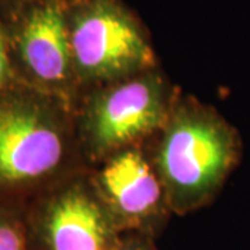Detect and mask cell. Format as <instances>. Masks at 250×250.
<instances>
[{"instance_id": "1", "label": "cell", "mask_w": 250, "mask_h": 250, "mask_svg": "<svg viewBox=\"0 0 250 250\" xmlns=\"http://www.w3.org/2000/svg\"><path fill=\"white\" fill-rule=\"evenodd\" d=\"M68 29L72 62L88 77L111 78L154 62L139 27L114 0H90L78 10Z\"/></svg>"}, {"instance_id": "2", "label": "cell", "mask_w": 250, "mask_h": 250, "mask_svg": "<svg viewBox=\"0 0 250 250\" xmlns=\"http://www.w3.org/2000/svg\"><path fill=\"white\" fill-rule=\"evenodd\" d=\"M235 159V136L223 123L189 116L170 128L161 146L160 166L175 190L202 196L223 182Z\"/></svg>"}, {"instance_id": "3", "label": "cell", "mask_w": 250, "mask_h": 250, "mask_svg": "<svg viewBox=\"0 0 250 250\" xmlns=\"http://www.w3.org/2000/svg\"><path fill=\"white\" fill-rule=\"evenodd\" d=\"M62 145L50 125L24 107L0 108V178L41 177L59 164Z\"/></svg>"}, {"instance_id": "4", "label": "cell", "mask_w": 250, "mask_h": 250, "mask_svg": "<svg viewBox=\"0 0 250 250\" xmlns=\"http://www.w3.org/2000/svg\"><path fill=\"white\" fill-rule=\"evenodd\" d=\"M161 118L163 102L157 86L149 81H132L100 102L93 116V135L100 146L113 147L149 132Z\"/></svg>"}, {"instance_id": "5", "label": "cell", "mask_w": 250, "mask_h": 250, "mask_svg": "<svg viewBox=\"0 0 250 250\" xmlns=\"http://www.w3.org/2000/svg\"><path fill=\"white\" fill-rule=\"evenodd\" d=\"M20 47L24 62L38 78L47 82L65 80L72 62L70 29L57 3H45L29 14Z\"/></svg>"}, {"instance_id": "6", "label": "cell", "mask_w": 250, "mask_h": 250, "mask_svg": "<svg viewBox=\"0 0 250 250\" xmlns=\"http://www.w3.org/2000/svg\"><path fill=\"white\" fill-rule=\"evenodd\" d=\"M45 250H116L117 242L96 205L82 195L62 197L42 229Z\"/></svg>"}, {"instance_id": "7", "label": "cell", "mask_w": 250, "mask_h": 250, "mask_svg": "<svg viewBox=\"0 0 250 250\" xmlns=\"http://www.w3.org/2000/svg\"><path fill=\"white\" fill-rule=\"evenodd\" d=\"M117 210L129 218L152 213L160 199V185L141 154L126 152L110 161L102 175Z\"/></svg>"}, {"instance_id": "8", "label": "cell", "mask_w": 250, "mask_h": 250, "mask_svg": "<svg viewBox=\"0 0 250 250\" xmlns=\"http://www.w3.org/2000/svg\"><path fill=\"white\" fill-rule=\"evenodd\" d=\"M0 250H29L25 232L16 224L0 221Z\"/></svg>"}, {"instance_id": "9", "label": "cell", "mask_w": 250, "mask_h": 250, "mask_svg": "<svg viewBox=\"0 0 250 250\" xmlns=\"http://www.w3.org/2000/svg\"><path fill=\"white\" fill-rule=\"evenodd\" d=\"M7 74V56H6V47H4V41L0 34V83L4 81Z\"/></svg>"}, {"instance_id": "10", "label": "cell", "mask_w": 250, "mask_h": 250, "mask_svg": "<svg viewBox=\"0 0 250 250\" xmlns=\"http://www.w3.org/2000/svg\"><path fill=\"white\" fill-rule=\"evenodd\" d=\"M116 250H149L145 246H139V245H126V246H120L117 243Z\"/></svg>"}]
</instances>
